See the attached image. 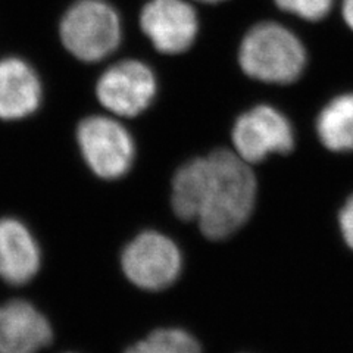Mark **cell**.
<instances>
[{
	"instance_id": "6da1fadb",
	"label": "cell",
	"mask_w": 353,
	"mask_h": 353,
	"mask_svg": "<svg viewBox=\"0 0 353 353\" xmlns=\"http://www.w3.org/2000/svg\"><path fill=\"white\" fill-rule=\"evenodd\" d=\"M256 190L249 163L236 152L218 149L175 172L171 205L179 218L196 221L209 240H224L246 224L255 208Z\"/></svg>"
},
{
	"instance_id": "7a4b0ae2",
	"label": "cell",
	"mask_w": 353,
	"mask_h": 353,
	"mask_svg": "<svg viewBox=\"0 0 353 353\" xmlns=\"http://www.w3.org/2000/svg\"><path fill=\"white\" fill-rule=\"evenodd\" d=\"M306 49L301 39L277 22H262L249 30L239 50L243 72L271 84H290L303 74Z\"/></svg>"
},
{
	"instance_id": "3957f363",
	"label": "cell",
	"mask_w": 353,
	"mask_h": 353,
	"mask_svg": "<svg viewBox=\"0 0 353 353\" xmlns=\"http://www.w3.org/2000/svg\"><path fill=\"white\" fill-rule=\"evenodd\" d=\"M63 46L77 59L102 61L115 52L121 41V21L105 0H79L62 18Z\"/></svg>"
},
{
	"instance_id": "277c9868",
	"label": "cell",
	"mask_w": 353,
	"mask_h": 353,
	"mask_svg": "<svg viewBox=\"0 0 353 353\" xmlns=\"http://www.w3.org/2000/svg\"><path fill=\"white\" fill-rule=\"evenodd\" d=\"M77 141L88 168L101 179H121L134 161V141L127 128L112 117L83 119L77 130Z\"/></svg>"
},
{
	"instance_id": "5b68a950",
	"label": "cell",
	"mask_w": 353,
	"mask_h": 353,
	"mask_svg": "<svg viewBox=\"0 0 353 353\" xmlns=\"http://www.w3.org/2000/svg\"><path fill=\"white\" fill-rule=\"evenodd\" d=\"M181 253L175 243L157 231L139 234L123 252L121 265L127 279L145 290H163L179 279Z\"/></svg>"
},
{
	"instance_id": "8992f818",
	"label": "cell",
	"mask_w": 353,
	"mask_h": 353,
	"mask_svg": "<svg viewBox=\"0 0 353 353\" xmlns=\"http://www.w3.org/2000/svg\"><path fill=\"white\" fill-rule=\"evenodd\" d=\"M234 152L248 163L294 148V131L287 117L270 105H258L239 117L231 132Z\"/></svg>"
},
{
	"instance_id": "52a82bcc",
	"label": "cell",
	"mask_w": 353,
	"mask_h": 353,
	"mask_svg": "<svg viewBox=\"0 0 353 353\" xmlns=\"http://www.w3.org/2000/svg\"><path fill=\"white\" fill-rule=\"evenodd\" d=\"M96 94L112 115L132 118L152 103L157 94V79L146 63L136 59L121 61L101 75Z\"/></svg>"
},
{
	"instance_id": "ba28073f",
	"label": "cell",
	"mask_w": 353,
	"mask_h": 353,
	"mask_svg": "<svg viewBox=\"0 0 353 353\" xmlns=\"http://www.w3.org/2000/svg\"><path fill=\"white\" fill-rule=\"evenodd\" d=\"M140 28L159 52L176 54L192 48L199 21L185 0H149L140 14Z\"/></svg>"
},
{
	"instance_id": "9c48e42d",
	"label": "cell",
	"mask_w": 353,
	"mask_h": 353,
	"mask_svg": "<svg viewBox=\"0 0 353 353\" xmlns=\"http://www.w3.org/2000/svg\"><path fill=\"white\" fill-rule=\"evenodd\" d=\"M52 341L48 318L28 302L0 306V353H39Z\"/></svg>"
},
{
	"instance_id": "30bf717a",
	"label": "cell",
	"mask_w": 353,
	"mask_h": 353,
	"mask_svg": "<svg viewBox=\"0 0 353 353\" xmlns=\"http://www.w3.org/2000/svg\"><path fill=\"white\" fill-rule=\"evenodd\" d=\"M40 249L30 230L14 218L0 219V279L22 285L36 277Z\"/></svg>"
},
{
	"instance_id": "8fae6325",
	"label": "cell",
	"mask_w": 353,
	"mask_h": 353,
	"mask_svg": "<svg viewBox=\"0 0 353 353\" xmlns=\"http://www.w3.org/2000/svg\"><path fill=\"white\" fill-rule=\"evenodd\" d=\"M41 84L36 71L22 59L0 61V118L22 119L40 106Z\"/></svg>"
},
{
	"instance_id": "7c38bea8",
	"label": "cell",
	"mask_w": 353,
	"mask_h": 353,
	"mask_svg": "<svg viewBox=\"0 0 353 353\" xmlns=\"http://www.w3.org/2000/svg\"><path fill=\"white\" fill-rule=\"evenodd\" d=\"M319 141L333 152L353 150V93L339 94L316 118Z\"/></svg>"
},
{
	"instance_id": "4fadbf2b",
	"label": "cell",
	"mask_w": 353,
	"mask_h": 353,
	"mask_svg": "<svg viewBox=\"0 0 353 353\" xmlns=\"http://www.w3.org/2000/svg\"><path fill=\"white\" fill-rule=\"evenodd\" d=\"M125 353H202L199 341L180 328H161L130 346Z\"/></svg>"
},
{
	"instance_id": "5bb4252c",
	"label": "cell",
	"mask_w": 353,
	"mask_h": 353,
	"mask_svg": "<svg viewBox=\"0 0 353 353\" xmlns=\"http://www.w3.org/2000/svg\"><path fill=\"white\" fill-rule=\"evenodd\" d=\"M277 6L285 12L306 21H319L325 18L334 0H275Z\"/></svg>"
},
{
	"instance_id": "9a60e30c",
	"label": "cell",
	"mask_w": 353,
	"mask_h": 353,
	"mask_svg": "<svg viewBox=\"0 0 353 353\" xmlns=\"http://www.w3.org/2000/svg\"><path fill=\"white\" fill-rule=\"evenodd\" d=\"M339 224L347 246L353 250V194L347 199L339 214Z\"/></svg>"
},
{
	"instance_id": "2e32d148",
	"label": "cell",
	"mask_w": 353,
	"mask_h": 353,
	"mask_svg": "<svg viewBox=\"0 0 353 353\" xmlns=\"http://www.w3.org/2000/svg\"><path fill=\"white\" fill-rule=\"evenodd\" d=\"M341 15H343L346 26L353 31V0H343V3H341Z\"/></svg>"
},
{
	"instance_id": "e0dca14e",
	"label": "cell",
	"mask_w": 353,
	"mask_h": 353,
	"mask_svg": "<svg viewBox=\"0 0 353 353\" xmlns=\"http://www.w3.org/2000/svg\"><path fill=\"white\" fill-rule=\"evenodd\" d=\"M197 2H202V3H218V2H224V0H197Z\"/></svg>"
}]
</instances>
